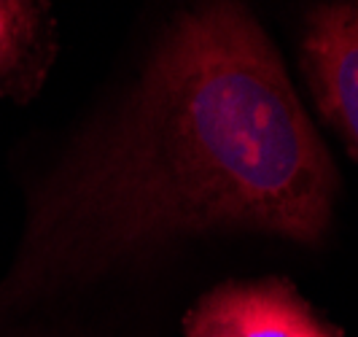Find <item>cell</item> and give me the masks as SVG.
I'll return each mask as SVG.
<instances>
[{
	"label": "cell",
	"mask_w": 358,
	"mask_h": 337,
	"mask_svg": "<svg viewBox=\"0 0 358 337\" xmlns=\"http://www.w3.org/2000/svg\"><path fill=\"white\" fill-rule=\"evenodd\" d=\"M334 189L267 36L240 3L215 0L173 25L116 119L41 186L0 310L180 232L315 240Z\"/></svg>",
	"instance_id": "cell-1"
},
{
	"label": "cell",
	"mask_w": 358,
	"mask_h": 337,
	"mask_svg": "<svg viewBox=\"0 0 358 337\" xmlns=\"http://www.w3.org/2000/svg\"><path fill=\"white\" fill-rule=\"evenodd\" d=\"M57 57L49 0H0V100L27 103Z\"/></svg>",
	"instance_id": "cell-3"
},
{
	"label": "cell",
	"mask_w": 358,
	"mask_h": 337,
	"mask_svg": "<svg viewBox=\"0 0 358 337\" xmlns=\"http://www.w3.org/2000/svg\"><path fill=\"white\" fill-rule=\"evenodd\" d=\"M215 300L232 337H326L299 302L278 286L224 289Z\"/></svg>",
	"instance_id": "cell-4"
},
{
	"label": "cell",
	"mask_w": 358,
	"mask_h": 337,
	"mask_svg": "<svg viewBox=\"0 0 358 337\" xmlns=\"http://www.w3.org/2000/svg\"><path fill=\"white\" fill-rule=\"evenodd\" d=\"M302 62L321 114L358 160V6H326L313 14Z\"/></svg>",
	"instance_id": "cell-2"
},
{
	"label": "cell",
	"mask_w": 358,
	"mask_h": 337,
	"mask_svg": "<svg viewBox=\"0 0 358 337\" xmlns=\"http://www.w3.org/2000/svg\"><path fill=\"white\" fill-rule=\"evenodd\" d=\"M189 337H232L215 294L202 302V308L189 319Z\"/></svg>",
	"instance_id": "cell-5"
}]
</instances>
